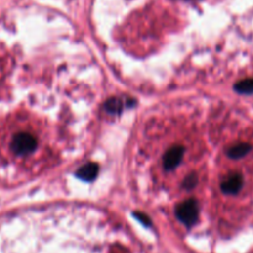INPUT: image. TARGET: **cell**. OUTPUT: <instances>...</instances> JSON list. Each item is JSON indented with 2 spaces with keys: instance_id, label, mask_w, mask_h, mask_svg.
<instances>
[{
  "instance_id": "6da1fadb",
  "label": "cell",
  "mask_w": 253,
  "mask_h": 253,
  "mask_svg": "<svg viewBox=\"0 0 253 253\" xmlns=\"http://www.w3.org/2000/svg\"><path fill=\"white\" fill-rule=\"evenodd\" d=\"M10 147L16 156L31 155L37 147V138L30 132H19L12 137Z\"/></svg>"
},
{
  "instance_id": "7a4b0ae2",
  "label": "cell",
  "mask_w": 253,
  "mask_h": 253,
  "mask_svg": "<svg viewBox=\"0 0 253 253\" xmlns=\"http://www.w3.org/2000/svg\"><path fill=\"white\" fill-rule=\"evenodd\" d=\"M175 215L178 220L185 226H193L197 222L198 215H199V207L197 200L188 199L180 203L175 209Z\"/></svg>"
},
{
  "instance_id": "3957f363",
  "label": "cell",
  "mask_w": 253,
  "mask_h": 253,
  "mask_svg": "<svg viewBox=\"0 0 253 253\" xmlns=\"http://www.w3.org/2000/svg\"><path fill=\"white\" fill-rule=\"evenodd\" d=\"M184 156V148L182 146H173L166 152L163 157V167L166 170H173L182 161Z\"/></svg>"
},
{
  "instance_id": "277c9868",
  "label": "cell",
  "mask_w": 253,
  "mask_h": 253,
  "mask_svg": "<svg viewBox=\"0 0 253 253\" xmlns=\"http://www.w3.org/2000/svg\"><path fill=\"white\" fill-rule=\"evenodd\" d=\"M242 185H244V178L240 173H234V174L229 175L225 178L221 183V190L222 193L229 195H235L241 190Z\"/></svg>"
},
{
  "instance_id": "5b68a950",
  "label": "cell",
  "mask_w": 253,
  "mask_h": 253,
  "mask_svg": "<svg viewBox=\"0 0 253 253\" xmlns=\"http://www.w3.org/2000/svg\"><path fill=\"white\" fill-rule=\"evenodd\" d=\"M98 172L99 167L96 163H88V165L83 166V167L79 168V169L77 170V175H78L81 179L90 182V180L95 179L96 175H98Z\"/></svg>"
},
{
  "instance_id": "8992f818",
  "label": "cell",
  "mask_w": 253,
  "mask_h": 253,
  "mask_svg": "<svg viewBox=\"0 0 253 253\" xmlns=\"http://www.w3.org/2000/svg\"><path fill=\"white\" fill-rule=\"evenodd\" d=\"M251 145L250 143H237V145L232 146L227 150V156L230 158H234V160H239V158L245 157L247 153L251 151Z\"/></svg>"
},
{
  "instance_id": "52a82bcc",
  "label": "cell",
  "mask_w": 253,
  "mask_h": 253,
  "mask_svg": "<svg viewBox=\"0 0 253 253\" xmlns=\"http://www.w3.org/2000/svg\"><path fill=\"white\" fill-rule=\"evenodd\" d=\"M235 90L241 94H252L253 93V78H247L240 81L235 84Z\"/></svg>"
},
{
  "instance_id": "ba28073f",
  "label": "cell",
  "mask_w": 253,
  "mask_h": 253,
  "mask_svg": "<svg viewBox=\"0 0 253 253\" xmlns=\"http://www.w3.org/2000/svg\"><path fill=\"white\" fill-rule=\"evenodd\" d=\"M121 108H123V103H121V100H119L116 98L109 99L105 104V109L111 114L119 113L121 110Z\"/></svg>"
},
{
  "instance_id": "9c48e42d",
  "label": "cell",
  "mask_w": 253,
  "mask_h": 253,
  "mask_svg": "<svg viewBox=\"0 0 253 253\" xmlns=\"http://www.w3.org/2000/svg\"><path fill=\"white\" fill-rule=\"evenodd\" d=\"M197 184H198V179L197 177H195V174H190L185 178L184 183H183V187H184L187 190H192L197 187Z\"/></svg>"
},
{
  "instance_id": "30bf717a",
  "label": "cell",
  "mask_w": 253,
  "mask_h": 253,
  "mask_svg": "<svg viewBox=\"0 0 253 253\" xmlns=\"http://www.w3.org/2000/svg\"><path fill=\"white\" fill-rule=\"evenodd\" d=\"M136 216H137L138 219H140L141 221L143 222V224H147V225H150V220H148L147 217L145 216V215H142V214H136Z\"/></svg>"
}]
</instances>
